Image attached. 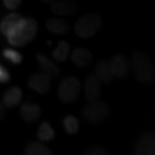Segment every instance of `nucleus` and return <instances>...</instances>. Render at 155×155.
<instances>
[{
    "label": "nucleus",
    "instance_id": "nucleus-1",
    "mask_svg": "<svg viewBox=\"0 0 155 155\" xmlns=\"http://www.w3.org/2000/svg\"><path fill=\"white\" fill-rule=\"evenodd\" d=\"M38 23L35 18H23L6 36L9 45L15 48L24 46L32 41L38 35Z\"/></svg>",
    "mask_w": 155,
    "mask_h": 155
},
{
    "label": "nucleus",
    "instance_id": "nucleus-2",
    "mask_svg": "<svg viewBox=\"0 0 155 155\" xmlns=\"http://www.w3.org/2000/svg\"><path fill=\"white\" fill-rule=\"evenodd\" d=\"M131 68L135 79L143 85L155 80V68L150 58L141 51H134L131 57Z\"/></svg>",
    "mask_w": 155,
    "mask_h": 155
},
{
    "label": "nucleus",
    "instance_id": "nucleus-3",
    "mask_svg": "<svg viewBox=\"0 0 155 155\" xmlns=\"http://www.w3.org/2000/svg\"><path fill=\"white\" fill-rule=\"evenodd\" d=\"M103 21L97 13L89 12L83 14L76 21L74 31L80 38H90L100 31Z\"/></svg>",
    "mask_w": 155,
    "mask_h": 155
},
{
    "label": "nucleus",
    "instance_id": "nucleus-4",
    "mask_svg": "<svg viewBox=\"0 0 155 155\" xmlns=\"http://www.w3.org/2000/svg\"><path fill=\"white\" fill-rule=\"evenodd\" d=\"M81 83L77 77H67L61 81L58 87V99L64 104L75 102L80 95Z\"/></svg>",
    "mask_w": 155,
    "mask_h": 155
},
{
    "label": "nucleus",
    "instance_id": "nucleus-5",
    "mask_svg": "<svg viewBox=\"0 0 155 155\" xmlns=\"http://www.w3.org/2000/svg\"><path fill=\"white\" fill-rule=\"evenodd\" d=\"M83 115L89 123L99 124L105 121L110 116V109L105 102H89L84 107Z\"/></svg>",
    "mask_w": 155,
    "mask_h": 155
},
{
    "label": "nucleus",
    "instance_id": "nucleus-6",
    "mask_svg": "<svg viewBox=\"0 0 155 155\" xmlns=\"http://www.w3.org/2000/svg\"><path fill=\"white\" fill-rule=\"evenodd\" d=\"M135 155H155V134L145 132L138 138L134 147Z\"/></svg>",
    "mask_w": 155,
    "mask_h": 155
},
{
    "label": "nucleus",
    "instance_id": "nucleus-7",
    "mask_svg": "<svg viewBox=\"0 0 155 155\" xmlns=\"http://www.w3.org/2000/svg\"><path fill=\"white\" fill-rule=\"evenodd\" d=\"M51 85V77L45 72H38L30 76L28 86L41 95L48 94Z\"/></svg>",
    "mask_w": 155,
    "mask_h": 155
},
{
    "label": "nucleus",
    "instance_id": "nucleus-8",
    "mask_svg": "<svg viewBox=\"0 0 155 155\" xmlns=\"http://www.w3.org/2000/svg\"><path fill=\"white\" fill-rule=\"evenodd\" d=\"M110 66L112 70L114 78L118 79H125L129 76L130 68L128 61L125 57L122 54H115L111 58L110 60Z\"/></svg>",
    "mask_w": 155,
    "mask_h": 155
},
{
    "label": "nucleus",
    "instance_id": "nucleus-9",
    "mask_svg": "<svg viewBox=\"0 0 155 155\" xmlns=\"http://www.w3.org/2000/svg\"><path fill=\"white\" fill-rule=\"evenodd\" d=\"M101 81L96 75H89L85 80V97L89 102L98 101L101 95Z\"/></svg>",
    "mask_w": 155,
    "mask_h": 155
},
{
    "label": "nucleus",
    "instance_id": "nucleus-10",
    "mask_svg": "<svg viewBox=\"0 0 155 155\" xmlns=\"http://www.w3.org/2000/svg\"><path fill=\"white\" fill-rule=\"evenodd\" d=\"M79 10V6L75 2L72 1H55L52 2L51 5V11L55 15H61V16H74L77 14Z\"/></svg>",
    "mask_w": 155,
    "mask_h": 155
},
{
    "label": "nucleus",
    "instance_id": "nucleus-11",
    "mask_svg": "<svg viewBox=\"0 0 155 155\" xmlns=\"http://www.w3.org/2000/svg\"><path fill=\"white\" fill-rule=\"evenodd\" d=\"M71 61L78 68H87L93 61V54L85 48H77L71 54Z\"/></svg>",
    "mask_w": 155,
    "mask_h": 155
},
{
    "label": "nucleus",
    "instance_id": "nucleus-12",
    "mask_svg": "<svg viewBox=\"0 0 155 155\" xmlns=\"http://www.w3.org/2000/svg\"><path fill=\"white\" fill-rule=\"evenodd\" d=\"M45 27L49 32L54 35H64L69 32L70 23L64 18H49L46 20Z\"/></svg>",
    "mask_w": 155,
    "mask_h": 155
},
{
    "label": "nucleus",
    "instance_id": "nucleus-13",
    "mask_svg": "<svg viewBox=\"0 0 155 155\" xmlns=\"http://www.w3.org/2000/svg\"><path fill=\"white\" fill-rule=\"evenodd\" d=\"M95 75L98 77V79L101 82H104L106 84H110L114 79L110 66V61L101 60L100 61H98L95 66Z\"/></svg>",
    "mask_w": 155,
    "mask_h": 155
},
{
    "label": "nucleus",
    "instance_id": "nucleus-14",
    "mask_svg": "<svg viewBox=\"0 0 155 155\" xmlns=\"http://www.w3.org/2000/svg\"><path fill=\"white\" fill-rule=\"evenodd\" d=\"M21 118L26 122H35L39 118L41 114V109L38 104L25 103L22 104L19 110Z\"/></svg>",
    "mask_w": 155,
    "mask_h": 155
},
{
    "label": "nucleus",
    "instance_id": "nucleus-15",
    "mask_svg": "<svg viewBox=\"0 0 155 155\" xmlns=\"http://www.w3.org/2000/svg\"><path fill=\"white\" fill-rule=\"evenodd\" d=\"M21 100H22V91L18 87H12L7 90L3 96L2 105H4V107L8 109H11L18 106Z\"/></svg>",
    "mask_w": 155,
    "mask_h": 155
},
{
    "label": "nucleus",
    "instance_id": "nucleus-16",
    "mask_svg": "<svg viewBox=\"0 0 155 155\" xmlns=\"http://www.w3.org/2000/svg\"><path fill=\"white\" fill-rule=\"evenodd\" d=\"M36 60H38L40 68L42 69V72L46 73L48 75L51 77V79H57L61 74V69L57 64L51 61L45 54H36Z\"/></svg>",
    "mask_w": 155,
    "mask_h": 155
},
{
    "label": "nucleus",
    "instance_id": "nucleus-17",
    "mask_svg": "<svg viewBox=\"0 0 155 155\" xmlns=\"http://www.w3.org/2000/svg\"><path fill=\"white\" fill-rule=\"evenodd\" d=\"M21 19H22V16L18 13L12 12V13L8 14L0 22V31H1L3 35L7 36Z\"/></svg>",
    "mask_w": 155,
    "mask_h": 155
},
{
    "label": "nucleus",
    "instance_id": "nucleus-18",
    "mask_svg": "<svg viewBox=\"0 0 155 155\" xmlns=\"http://www.w3.org/2000/svg\"><path fill=\"white\" fill-rule=\"evenodd\" d=\"M70 52H71V46L69 45V42L66 41V40H61V41H58L57 48L52 51V58L55 61L64 63V61H66L69 58Z\"/></svg>",
    "mask_w": 155,
    "mask_h": 155
},
{
    "label": "nucleus",
    "instance_id": "nucleus-19",
    "mask_svg": "<svg viewBox=\"0 0 155 155\" xmlns=\"http://www.w3.org/2000/svg\"><path fill=\"white\" fill-rule=\"evenodd\" d=\"M24 155H54V153L48 147L45 146L42 143L35 141L26 145Z\"/></svg>",
    "mask_w": 155,
    "mask_h": 155
},
{
    "label": "nucleus",
    "instance_id": "nucleus-20",
    "mask_svg": "<svg viewBox=\"0 0 155 155\" xmlns=\"http://www.w3.org/2000/svg\"><path fill=\"white\" fill-rule=\"evenodd\" d=\"M54 130L51 128V124L48 121H43L40 124L38 130V137L41 141H51L54 138Z\"/></svg>",
    "mask_w": 155,
    "mask_h": 155
},
{
    "label": "nucleus",
    "instance_id": "nucleus-21",
    "mask_svg": "<svg viewBox=\"0 0 155 155\" xmlns=\"http://www.w3.org/2000/svg\"><path fill=\"white\" fill-rule=\"evenodd\" d=\"M64 130L68 134L70 135H75L78 133L80 129V122L78 120V118L73 115H68L63 121Z\"/></svg>",
    "mask_w": 155,
    "mask_h": 155
},
{
    "label": "nucleus",
    "instance_id": "nucleus-22",
    "mask_svg": "<svg viewBox=\"0 0 155 155\" xmlns=\"http://www.w3.org/2000/svg\"><path fill=\"white\" fill-rule=\"evenodd\" d=\"M2 55L14 64H21V61H22V55H21L19 52H17L16 51H14V49H12V48L3 49Z\"/></svg>",
    "mask_w": 155,
    "mask_h": 155
},
{
    "label": "nucleus",
    "instance_id": "nucleus-23",
    "mask_svg": "<svg viewBox=\"0 0 155 155\" xmlns=\"http://www.w3.org/2000/svg\"><path fill=\"white\" fill-rule=\"evenodd\" d=\"M83 155H108V152L105 148L97 145V146H93L86 150Z\"/></svg>",
    "mask_w": 155,
    "mask_h": 155
},
{
    "label": "nucleus",
    "instance_id": "nucleus-24",
    "mask_svg": "<svg viewBox=\"0 0 155 155\" xmlns=\"http://www.w3.org/2000/svg\"><path fill=\"white\" fill-rule=\"evenodd\" d=\"M21 0H4L3 1V4L7 9L9 10H14L17 7H19L21 4Z\"/></svg>",
    "mask_w": 155,
    "mask_h": 155
},
{
    "label": "nucleus",
    "instance_id": "nucleus-25",
    "mask_svg": "<svg viewBox=\"0 0 155 155\" xmlns=\"http://www.w3.org/2000/svg\"><path fill=\"white\" fill-rule=\"evenodd\" d=\"M10 80V75H9L8 71L5 69L3 66H0V82L3 83H7Z\"/></svg>",
    "mask_w": 155,
    "mask_h": 155
}]
</instances>
